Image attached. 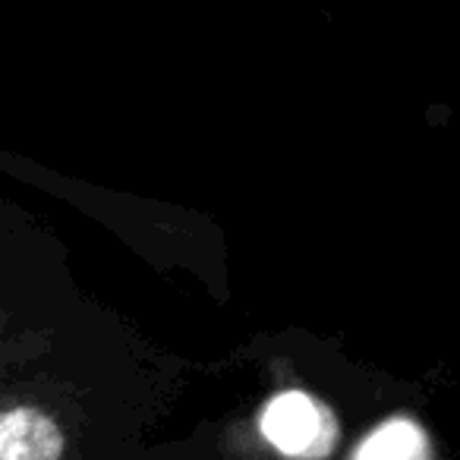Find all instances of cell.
Here are the masks:
<instances>
[{
    "mask_svg": "<svg viewBox=\"0 0 460 460\" xmlns=\"http://www.w3.org/2000/svg\"><path fill=\"white\" fill-rule=\"evenodd\" d=\"M353 460H432V451L420 422L410 416H391L359 441Z\"/></svg>",
    "mask_w": 460,
    "mask_h": 460,
    "instance_id": "3",
    "label": "cell"
},
{
    "mask_svg": "<svg viewBox=\"0 0 460 460\" xmlns=\"http://www.w3.org/2000/svg\"><path fill=\"white\" fill-rule=\"evenodd\" d=\"M64 451V429L45 410L13 407L0 413V460H60Z\"/></svg>",
    "mask_w": 460,
    "mask_h": 460,
    "instance_id": "2",
    "label": "cell"
},
{
    "mask_svg": "<svg viewBox=\"0 0 460 460\" xmlns=\"http://www.w3.org/2000/svg\"><path fill=\"white\" fill-rule=\"evenodd\" d=\"M265 441L290 460H325L338 447V416L309 391L288 388L275 394L259 416Z\"/></svg>",
    "mask_w": 460,
    "mask_h": 460,
    "instance_id": "1",
    "label": "cell"
}]
</instances>
